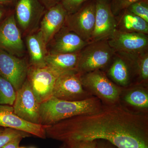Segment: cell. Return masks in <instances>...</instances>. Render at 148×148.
I'll use <instances>...</instances> for the list:
<instances>
[{"label":"cell","instance_id":"cell-1","mask_svg":"<svg viewBox=\"0 0 148 148\" xmlns=\"http://www.w3.org/2000/svg\"><path fill=\"white\" fill-rule=\"evenodd\" d=\"M45 131L62 142L102 139L118 148H148V113L132 112L120 103L103 105L97 112L61 121Z\"/></svg>","mask_w":148,"mask_h":148},{"label":"cell","instance_id":"cell-2","mask_svg":"<svg viewBox=\"0 0 148 148\" xmlns=\"http://www.w3.org/2000/svg\"><path fill=\"white\" fill-rule=\"evenodd\" d=\"M102 106L100 100L93 96L76 101H64L52 97L40 103V124L51 125L73 117L95 113L101 110Z\"/></svg>","mask_w":148,"mask_h":148},{"label":"cell","instance_id":"cell-3","mask_svg":"<svg viewBox=\"0 0 148 148\" xmlns=\"http://www.w3.org/2000/svg\"><path fill=\"white\" fill-rule=\"evenodd\" d=\"M80 79L85 90L99 99L103 105L120 103L123 88L114 83L104 71L96 70L80 75Z\"/></svg>","mask_w":148,"mask_h":148},{"label":"cell","instance_id":"cell-4","mask_svg":"<svg viewBox=\"0 0 148 148\" xmlns=\"http://www.w3.org/2000/svg\"><path fill=\"white\" fill-rule=\"evenodd\" d=\"M115 51L109 44L108 40L88 43L80 51L77 71L80 75L107 69Z\"/></svg>","mask_w":148,"mask_h":148},{"label":"cell","instance_id":"cell-5","mask_svg":"<svg viewBox=\"0 0 148 148\" xmlns=\"http://www.w3.org/2000/svg\"><path fill=\"white\" fill-rule=\"evenodd\" d=\"M63 73L47 66L43 67L29 66L27 79L40 103L52 97L56 82Z\"/></svg>","mask_w":148,"mask_h":148},{"label":"cell","instance_id":"cell-6","mask_svg":"<svg viewBox=\"0 0 148 148\" xmlns=\"http://www.w3.org/2000/svg\"><path fill=\"white\" fill-rule=\"evenodd\" d=\"M137 55L115 52L106 74L118 86L124 88L134 84V79H137Z\"/></svg>","mask_w":148,"mask_h":148},{"label":"cell","instance_id":"cell-7","mask_svg":"<svg viewBox=\"0 0 148 148\" xmlns=\"http://www.w3.org/2000/svg\"><path fill=\"white\" fill-rule=\"evenodd\" d=\"M95 1L89 0L76 12L68 14L64 26L83 40L90 42L95 27Z\"/></svg>","mask_w":148,"mask_h":148},{"label":"cell","instance_id":"cell-8","mask_svg":"<svg viewBox=\"0 0 148 148\" xmlns=\"http://www.w3.org/2000/svg\"><path fill=\"white\" fill-rule=\"evenodd\" d=\"M83 86L80 74L77 71L64 72L56 82L52 97L64 101H82L92 97Z\"/></svg>","mask_w":148,"mask_h":148},{"label":"cell","instance_id":"cell-9","mask_svg":"<svg viewBox=\"0 0 148 148\" xmlns=\"http://www.w3.org/2000/svg\"><path fill=\"white\" fill-rule=\"evenodd\" d=\"M40 105L26 79L21 88L16 91V98L12 106L14 113L26 121L40 124Z\"/></svg>","mask_w":148,"mask_h":148},{"label":"cell","instance_id":"cell-10","mask_svg":"<svg viewBox=\"0 0 148 148\" xmlns=\"http://www.w3.org/2000/svg\"><path fill=\"white\" fill-rule=\"evenodd\" d=\"M39 0H17L15 3V18L25 34L37 31L45 11Z\"/></svg>","mask_w":148,"mask_h":148},{"label":"cell","instance_id":"cell-11","mask_svg":"<svg viewBox=\"0 0 148 148\" xmlns=\"http://www.w3.org/2000/svg\"><path fill=\"white\" fill-rule=\"evenodd\" d=\"M0 49L19 58L25 52L21 33L14 13H10L0 22Z\"/></svg>","mask_w":148,"mask_h":148},{"label":"cell","instance_id":"cell-12","mask_svg":"<svg viewBox=\"0 0 148 148\" xmlns=\"http://www.w3.org/2000/svg\"><path fill=\"white\" fill-rule=\"evenodd\" d=\"M115 52L138 54L148 51V35L121 32L116 29L108 39Z\"/></svg>","mask_w":148,"mask_h":148},{"label":"cell","instance_id":"cell-13","mask_svg":"<svg viewBox=\"0 0 148 148\" xmlns=\"http://www.w3.org/2000/svg\"><path fill=\"white\" fill-rule=\"evenodd\" d=\"M29 67L24 59L0 49V75L9 82L16 91L26 80Z\"/></svg>","mask_w":148,"mask_h":148},{"label":"cell","instance_id":"cell-14","mask_svg":"<svg viewBox=\"0 0 148 148\" xmlns=\"http://www.w3.org/2000/svg\"><path fill=\"white\" fill-rule=\"evenodd\" d=\"M95 1V27L90 42L108 40L117 28L116 18L111 9V0Z\"/></svg>","mask_w":148,"mask_h":148},{"label":"cell","instance_id":"cell-15","mask_svg":"<svg viewBox=\"0 0 148 148\" xmlns=\"http://www.w3.org/2000/svg\"><path fill=\"white\" fill-rule=\"evenodd\" d=\"M48 126L26 121L14 113L13 106L0 105V127L13 128L45 139V129Z\"/></svg>","mask_w":148,"mask_h":148},{"label":"cell","instance_id":"cell-16","mask_svg":"<svg viewBox=\"0 0 148 148\" xmlns=\"http://www.w3.org/2000/svg\"><path fill=\"white\" fill-rule=\"evenodd\" d=\"M88 43L64 25L48 45L50 47L48 52L53 54L75 53Z\"/></svg>","mask_w":148,"mask_h":148},{"label":"cell","instance_id":"cell-17","mask_svg":"<svg viewBox=\"0 0 148 148\" xmlns=\"http://www.w3.org/2000/svg\"><path fill=\"white\" fill-rule=\"evenodd\" d=\"M67 15L60 3L45 11L40 22L39 30L47 46L64 26Z\"/></svg>","mask_w":148,"mask_h":148},{"label":"cell","instance_id":"cell-18","mask_svg":"<svg viewBox=\"0 0 148 148\" xmlns=\"http://www.w3.org/2000/svg\"><path fill=\"white\" fill-rule=\"evenodd\" d=\"M120 103L132 112L148 113V85L135 83L123 88Z\"/></svg>","mask_w":148,"mask_h":148},{"label":"cell","instance_id":"cell-19","mask_svg":"<svg viewBox=\"0 0 148 148\" xmlns=\"http://www.w3.org/2000/svg\"><path fill=\"white\" fill-rule=\"evenodd\" d=\"M26 43L29 57L30 66L43 67L46 66L45 58L48 52L42 34L39 30L27 35Z\"/></svg>","mask_w":148,"mask_h":148},{"label":"cell","instance_id":"cell-20","mask_svg":"<svg viewBox=\"0 0 148 148\" xmlns=\"http://www.w3.org/2000/svg\"><path fill=\"white\" fill-rule=\"evenodd\" d=\"M116 18L117 30L121 32L148 35V22L128 10L123 11L116 16Z\"/></svg>","mask_w":148,"mask_h":148},{"label":"cell","instance_id":"cell-21","mask_svg":"<svg viewBox=\"0 0 148 148\" xmlns=\"http://www.w3.org/2000/svg\"><path fill=\"white\" fill-rule=\"evenodd\" d=\"M80 51L72 53H48L45 58L46 65L62 72L77 71Z\"/></svg>","mask_w":148,"mask_h":148},{"label":"cell","instance_id":"cell-22","mask_svg":"<svg viewBox=\"0 0 148 148\" xmlns=\"http://www.w3.org/2000/svg\"><path fill=\"white\" fill-rule=\"evenodd\" d=\"M16 91L9 82L0 75V105L13 106Z\"/></svg>","mask_w":148,"mask_h":148},{"label":"cell","instance_id":"cell-23","mask_svg":"<svg viewBox=\"0 0 148 148\" xmlns=\"http://www.w3.org/2000/svg\"><path fill=\"white\" fill-rule=\"evenodd\" d=\"M137 81L136 83L148 85V52L137 55Z\"/></svg>","mask_w":148,"mask_h":148},{"label":"cell","instance_id":"cell-24","mask_svg":"<svg viewBox=\"0 0 148 148\" xmlns=\"http://www.w3.org/2000/svg\"><path fill=\"white\" fill-rule=\"evenodd\" d=\"M30 135L29 133L17 130L6 127L0 134V148L17 137L22 136L24 138L29 137Z\"/></svg>","mask_w":148,"mask_h":148},{"label":"cell","instance_id":"cell-25","mask_svg":"<svg viewBox=\"0 0 148 148\" xmlns=\"http://www.w3.org/2000/svg\"><path fill=\"white\" fill-rule=\"evenodd\" d=\"M127 9L148 23V0L137 1L130 6Z\"/></svg>","mask_w":148,"mask_h":148},{"label":"cell","instance_id":"cell-26","mask_svg":"<svg viewBox=\"0 0 148 148\" xmlns=\"http://www.w3.org/2000/svg\"><path fill=\"white\" fill-rule=\"evenodd\" d=\"M139 0H112L111 7L115 16H118L133 3Z\"/></svg>","mask_w":148,"mask_h":148},{"label":"cell","instance_id":"cell-27","mask_svg":"<svg viewBox=\"0 0 148 148\" xmlns=\"http://www.w3.org/2000/svg\"><path fill=\"white\" fill-rule=\"evenodd\" d=\"M60 148H96V140L63 142Z\"/></svg>","mask_w":148,"mask_h":148},{"label":"cell","instance_id":"cell-28","mask_svg":"<svg viewBox=\"0 0 148 148\" xmlns=\"http://www.w3.org/2000/svg\"><path fill=\"white\" fill-rule=\"evenodd\" d=\"M89 0H61L60 3L68 14L76 12L82 6Z\"/></svg>","mask_w":148,"mask_h":148},{"label":"cell","instance_id":"cell-29","mask_svg":"<svg viewBox=\"0 0 148 148\" xmlns=\"http://www.w3.org/2000/svg\"><path fill=\"white\" fill-rule=\"evenodd\" d=\"M96 148H118L110 142L105 140H96Z\"/></svg>","mask_w":148,"mask_h":148},{"label":"cell","instance_id":"cell-30","mask_svg":"<svg viewBox=\"0 0 148 148\" xmlns=\"http://www.w3.org/2000/svg\"><path fill=\"white\" fill-rule=\"evenodd\" d=\"M24 137L22 136H19L17 138H14L9 142L5 145L3 146L1 148H18L19 147V143Z\"/></svg>","mask_w":148,"mask_h":148},{"label":"cell","instance_id":"cell-31","mask_svg":"<svg viewBox=\"0 0 148 148\" xmlns=\"http://www.w3.org/2000/svg\"><path fill=\"white\" fill-rule=\"evenodd\" d=\"M41 3L47 10L56 5L61 1V0H39Z\"/></svg>","mask_w":148,"mask_h":148},{"label":"cell","instance_id":"cell-32","mask_svg":"<svg viewBox=\"0 0 148 148\" xmlns=\"http://www.w3.org/2000/svg\"><path fill=\"white\" fill-rule=\"evenodd\" d=\"M17 0H0V5H8L12 4L15 3H16Z\"/></svg>","mask_w":148,"mask_h":148},{"label":"cell","instance_id":"cell-33","mask_svg":"<svg viewBox=\"0 0 148 148\" xmlns=\"http://www.w3.org/2000/svg\"><path fill=\"white\" fill-rule=\"evenodd\" d=\"M6 9L5 7V6L0 5V21L3 18L7 13Z\"/></svg>","mask_w":148,"mask_h":148},{"label":"cell","instance_id":"cell-34","mask_svg":"<svg viewBox=\"0 0 148 148\" xmlns=\"http://www.w3.org/2000/svg\"><path fill=\"white\" fill-rule=\"evenodd\" d=\"M5 129V127H0V134L2 133Z\"/></svg>","mask_w":148,"mask_h":148},{"label":"cell","instance_id":"cell-35","mask_svg":"<svg viewBox=\"0 0 148 148\" xmlns=\"http://www.w3.org/2000/svg\"><path fill=\"white\" fill-rule=\"evenodd\" d=\"M18 148H26L24 147H18Z\"/></svg>","mask_w":148,"mask_h":148},{"label":"cell","instance_id":"cell-36","mask_svg":"<svg viewBox=\"0 0 148 148\" xmlns=\"http://www.w3.org/2000/svg\"><path fill=\"white\" fill-rule=\"evenodd\" d=\"M35 148L34 147H30V148Z\"/></svg>","mask_w":148,"mask_h":148}]
</instances>
